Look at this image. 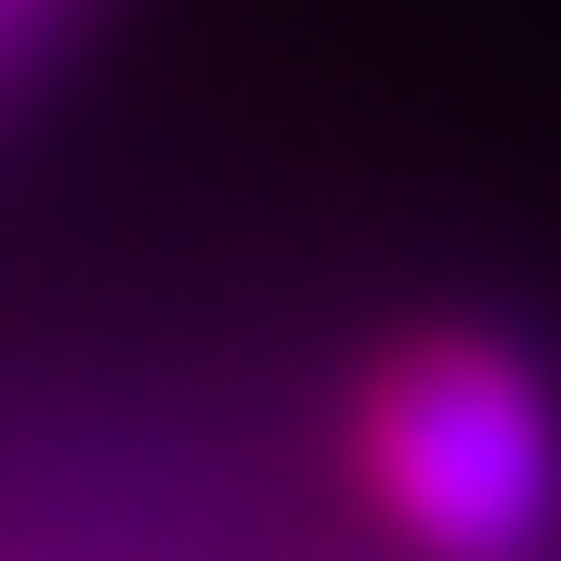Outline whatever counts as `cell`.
I'll list each match as a JSON object with an SVG mask.
<instances>
[{"mask_svg":"<svg viewBox=\"0 0 561 561\" xmlns=\"http://www.w3.org/2000/svg\"><path fill=\"white\" fill-rule=\"evenodd\" d=\"M340 483L405 561H549L561 549V366L523 327L419 313L340 379Z\"/></svg>","mask_w":561,"mask_h":561,"instance_id":"cell-1","label":"cell"},{"mask_svg":"<svg viewBox=\"0 0 561 561\" xmlns=\"http://www.w3.org/2000/svg\"><path fill=\"white\" fill-rule=\"evenodd\" d=\"M92 13H105V0H0V118L39 105V79L92 39Z\"/></svg>","mask_w":561,"mask_h":561,"instance_id":"cell-2","label":"cell"},{"mask_svg":"<svg viewBox=\"0 0 561 561\" xmlns=\"http://www.w3.org/2000/svg\"><path fill=\"white\" fill-rule=\"evenodd\" d=\"M0 561H13V549H0Z\"/></svg>","mask_w":561,"mask_h":561,"instance_id":"cell-3","label":"cell"}]
</instances>
